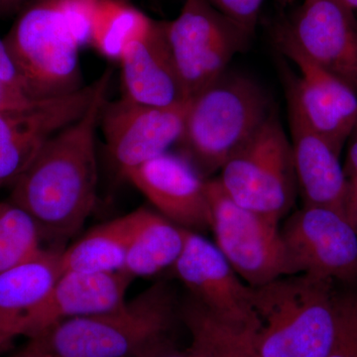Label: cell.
Instances as JSON below:
<instances>
[{"label":"cell","instance_id":"1","mask_svg":"<svg viewBox=\"0 0 357 357\" xmlns=\"http://www.w3.org/2000/svg\"><path fill=\"white\" fill-rule=\"evenodd\" d=\"M112 79V70H107L96 79L86 112L54 134L13 184L9 199L32 215L44 239L64 241L75 236L95 208L96 129Z\"/></svg>","mask_w":357,"mask_h":357},{"label":"cell","instance_id":"2","mask_svg":"<svg viewBox=\"0 0 357 357\" xmlns=\"http://www.w3.org/2000/svg\"><path fill=\"white\" fill-rule=\"evenodd\" d=\"M182 299L160 280L112 311L68 319L32 338L48 357H155L172 347Z\"/></svg>","mask_w":357,"mask_h":357},{"label":"cell","instance_id":"3","mask_svg":"<svg viewBox=\"0 0 357 357\" xmlns=\"http://www.w3.org/2000/svg\"><path fill=\"white\" fill-rule=\"evenodd\" d=\"M328 279L291 275L255 288L256 347L262 357H328L340 299Z\"/></svg>","mask_w":357,"mask_h":357},{"label":"cell","instance_id":"4","mask_svg":"<svg viewBox=\"0 0 357 357\" xmlns=\"http://www.w3.org/2000/svg\"><path fill=\"white\" fill-rule=\"evenodd\" d=\"M271 112L269 96L261 86L227 70L190 98L178 153L208 180L222 170Z\"/></svg>","mask_w":357,"mask_h":357},{"label":"cell","instance_id":"5","mask_svg":"<svg viewBox=\"0 0 357 357\" xmlns=\"http://www.w3.org/2000/svg\"><path fill=\"white\" fill-rule=\"evenodd\" d=\"M3 40L26 93L35 100H53L84 88L82 48L61 0H33Z\"/></svg>","mask_w":357,"mask_h":357},{"label":"cell","instance_id":"6","mask_svg":"<svg viewBox=\"0 0 357 357\" xmlns=\"http://www.w3.org/2000/svg\"><path fill=\"white\" fill-rule=\"evenodd\" d=\"M223 191L243 208L280 222L298 190L290 137L276 112L222 166Z\"/></svg>","mask_w":357,"mask_h":357},{"label":"cell","instance_id":"7","mask_svg":"<svg viewBox=\"0 0 357 357\" xmlns=\"http://www.w3.org/2000/svg\"><path fill=\"white\" fill-rule=\"evenodd\" d=\"M206 189L215 244L248 285L293 275L279 222L236 203L217 178H208Z\"/></svg>","mask_w":357,"mask_h":357},{"label":"cell","instance_id":"8","mask_svg":"<svg viewBox=\"0 0 357 357\" xmlns=\"http://www.w3.org/2000/svg\"><path fill=\"white\" fill-rule=\"evenodd\" d=\"M164 32L188 98L222 77L250 40L206 0H185L177 17L164 21Z\"/></svg>","mask_w":357,"mask_h":357},{"label":"cell","instance_id":"9","mask_svg":"<svg viewBox=\"0 0 357 357\" xmlns=\"http://www.w3.org/2000/svg\"><path fill=\"white\" fill-rule=\"evenodd\" d=\"M280 229L293 275L357 282V230L349 215L304 204Z\"/></svg>","mask_w":357,"mask_h":357},{"label":"cell","instance_id":"10","mask_svg":"<svg viewBox=\"0 0 357 357\" xmlns=\"http://www.w3.org/2000/svg\"><path fill=\"white\" fill-rule=\"evenodd\" d=\"M189 102L149 107L121 98L105 102L100 126L117 175L123 178L131 169L177 145L184 130Z\"/></svg>","mask_w":357,"mask_h":357},{"label":"cell","instance_id":"11","mask_svg":"<svg viewBox=\"0 0 357 357\" xmlns=\"http://www.w3.org/2000/svg\"><path fill=\"white\" fill-rule=\"evenodd\" d=\"M172 269L188 295L213 314L232 323L257 326L255 288L203 234L187 230L184 248Z\"/></svg>","mask_w":357,"mask_h":357},{"label":"cell","instance_id":"12","mask_svg":"<svg viewBox=\"0 0 357 357\" xmlns=\"http://www.w3.org/2000/svg\"><path fill=\"white\" fill-rule=\"evenodd\" d=\"M338 0H304L277 33L357 93V21Z\"/></svg>","mask_w":357,"mask_h":357},{"label":"cell","instance_id":"13","mask_svg":"<svg viewBox=\"0 0 357 357\" xmlns=\"http://www.w3.org/2000/svg\"><path fill=\"white\" fill-rule=\"evenodd\" d=\"M276 41L281 53L298 69L297 75L288 77L287 100L342 153L357 122V93L314 64L286 37L277 33Z\"/></svg>","mask_w":357,"mask_h":357},{"label":"cell","instance_id":"14","mask_svg":"<svg viewBox=\"0 0 357 357\" xmlns=\"http://www.w3.org/2000/svg\"><path fill=\"white\" fill-rule=\"evenodd\" d=\"M123 178L178 227L202 234L211 230L208 180L183 155L166 152L131 169Z\"/></svg>","mask_w":357,"mask_h":357},{"label":"cell","instance_id":"15","mask_svg":"<svg viewBox=\"0 0 357 357\" xmlns=\"http://www.w3.org/2000/svg\"><path fill=\"white\" fill-rule=\"evenodd\" d=\"M98 83L26 112L0 114V189L24 172L54 134L77 121L91 105Z\"/></svg>","mask_w":357,"mask_h":357},{"label":"cell","instance_id":"16","mask_svg":"<svg viewBox=\"0 0 357 357\" xmlns=\"http://www.w3.org/2000/svg\"><path fill=\"white\" fill-rule=\"evenodd\" d=\"M287 102L294 168L305 206H325L349 215V180L340 162L342 153Z\"/></svg>","mask_w":357,"mask_h":357},{"label":"cell","instance_id":"17","mask_svg":"<svg viewBox=\"0 0 357 357\" xmlns=\"http://www.w3.org/2000/svg\"><path fill=\"white\" fill-rule=\"evenodd\" d=\"M133 279L123 272L64 271L26 326L23 337L35 338L68 319L112 311L126 300Z\"/></svg>","mask_w":357,"mask_h":357},{"label":"cell","instance_id":"18","mask_svg":"<svg viewBox=\"0 0 357 357\" xmlns=\"http://www.w3.org/2000/svg\"><path fill=\"white\" fill-rule=\"evenodd\" d=\"M121 98L149 107H170L189 100L167 45L164 21L154 20L146 33L122 52Z\"/></svg>","mask_w":357,"mask_h":357},{"label":"cell","instance_id":"19","mask_svg":"<svg viewBox=\"0 0 357 357\" xmlns=\"http://www.w3.org/2000/svg\"><path fill=\"white\" fill-rule=\"evenodd\" d=\"M63 249L45 248L29 261L0 272V354L16 338L63 273Z\"/></svg>","mask_w":357,"mask_h":357},{"label":"cell","instance_id":"20","mask_svg":"<svg viewBox=\"0 0 357 357\" xmlns=\"http://www.w3.org/2000/svg\"><path fill=\"white\" fill-rule=\"evenodd\" d=\"M121 272L132 279L153 276L172 268L182 253L187 229L178 227L154 208H137Z\"/></svg>","mask_w":357,"mask_h":357},{"label":"cell","instance_id":"21","mask_svg":"<svg viewBox=\"0 0 357 357\" xmlns=\"http://www.w3.org/2000/svg\"><path fill=\"white\" fill-rule=\"evenodd\" d=\"M181 318L199 357H262L256 347L257 326L232 323L213 314L189 295L182 300Z\"/></svg>","mask_w":357,"mask_h":357},{"label":"cell","instance_id":"22","mask_svg":"<svg viewBox=\"0 0 357 357\" xmlns=\"http://www.w3.org/2000/svg\"><path fill=\"white\" fill-rule=\"evenodd\" d=\"M137 211L96 225L67 249H63V272L114 273L123 269Z\"/></svg>","mask_w":357,"mask_h":357},{"label":"cell","instance_id":"23","mask_svg":"<svg viewBox=\"0 0 357 357\" xmlns=\"http://www.w3.org/2000/svg\"><path fill=\"white\" fill-rule=\"evenodd\" d=\"M153 21L126 0H100L91 47L109 60L119 61L124 48L146 33Z\"/></svg>","mask_w":357,"mask_h":357},{"label":"cell","instance_id":"24","mask_svg":"<svg viewBox=\"0 0 357 357\" xmlns=\"http://www.w3.org/2000/svg\"><path fill=\"white\" fill-rule=\"evenodd\" d=\"M39 225L32 215L10 199L0 203V272L38 256L45 248Z\"/></svg>","mask_w":357,"mask_h":357},{"label":"cell","instance_id":"25","mask_svg":"<svg viewBox=\"0 0 357 357\" xmlns=\"http://www.w3.org/2000/svg\"><path fill=\"white\" fill-rule=\"evenodd\" d=\"M328 357H357L356 298L340 296L337 337Z\"/></svg>","mask_w":357,"mask_h":357},{"label":"cell","instance_id":"26","mask_svg":"<svg viewBox=\"0 0 357 357\" xmlns=\"http://www.w3.org/2000/svg\"><path fill=\"white\" fill-rule=\"evenodd\" d=\"M213 8L252 38L265 0H206Z\"/></svg>","mask_w":357,"mask_h":357},{"label":"cell","instance_id":"27","mask_svg":"<svg viewBox=\"0 0 357 357\" xmlns=\"http://www.w3.org/2000/svg\"><path fill=\"white\" fill-rule=\"evenodd\" d=\"M98 1L100 0H61L66 20L81 48L91 46Z\"/></svg>","mask_w":357,"mask_h":357},{"label":"cell","instance_id":"28","mask_svg":"<svg viewBox=\"0 0 357 357\" xmlns=\"http://www.w3.org/2000/svg\"><path fill=\"white\" fill-rule=\"evenodd\" d=\"M46 102L48 100H35L22 89L0 81V114L26 112Z\"/></svg>","mask_w":357,"mask_h":357},{"label":"cell","instance_id":"29","mask_svg":"<svg viewBox=\"0 0 357 357\" xmlns=\"http://www.w3.org/2000/svg\"><path fill=\"white\" fill-rule=\"evenodd\" d=\"M0 81L13 84L26 91L3 39H0Z\"/></svg>","mask_w":357,"mask_h":357},{"label":"cell","instance_id":"30","mask_svg":"<svg viewBox=\"0 0 357 357\" xmlns=\"http://www.w3.org/2000/svg\"><path fill=\"white\" fill-rule=\"evenodd\" d=\"M347 152L344 171L347 178L357 177V122L347 142Z\"/></svg>","mask_w":357,"mask_h":357},{"label":"cell","instance_id":"31","mask_svg":"<svg viewBox=\"0 0 357 357\" xmlns=\"http://www.w3.org/2000/svg\"><path fill=\"white\" fill-rule=\"evenodd\" d=\"M33 0H0V18L20 13Z\"/></svg>","mask_w":357,"mask_h":357},{"label":"cell","instance_id":"32","mask_svg":"<svg viewBox=\"0 0 357 357\" xmlns=\"http://www.w3.org/2000/svg\"><path fill=\"white\" fill-rule=\"evenodd\" d=\"M349 218L357 230V177H349Z\"/></svg>","mask_w":357,"mask_h":357},{"label":"cell","instance_id":"33","mask_svg":"<svg viewBox=\"0 0 357 357\" xmlns=\"http://www.w3.org/2000/svg\"><path fill=\"white\" fill-rule=\"evenodd\" d=\"M13 357H48L44 354L41 349H39L38 345L35 344L33 340H29L27 344L18 351L17 354H14Z\"/></svg>","mask_w":357,"mask_h":357},{"label":"cell","instance_id":"34","mask_svg":"<svg viewBox=\"0 0 357 357\" xmlns=\"http://www.w3.org/2000/svg\"><path fill=\"white\" fill-rule=\"evenodd\" d=\"M155 357H199L195 354L194 351H192L191 349H188L187 351H180L178 349H176L175 345L172 347H169L166 351L160 352L159 354H157Z\"/></svg>","mask_w":357,"mask_h":357},{"label":"cell","instance_id":"35","mask_svg":"<svg viewBox=\"0 0 357 357\" xmlns=\"http://www.w3.org/2000/svg\"><path fill=\"white\" fill-rule=\"evenodd\" d=\"M344 6L349 7L352 11L357 10V0H338Z\"/></svg>","mask_w":357,"mask_h":357},{"label":"cell","instance_id":"36","mask_svg":"<svg viewBox=\"0 0 357 357\" xmlns=\"http://www.w3.org/2000/svg\"><path fill=\"white\" fill-rule=\"evenodd\" d=\"M356 310H357V298H356Z\"/></svg>","mask_w":357,"mask_h":357},{"label":"cell","instance_id":"37","mask_svg":"<svg viewBox=\"0 0 357 357\" xmlns=\"http://www.w3.org/2000/svg\"><path fill=\"white\" fill-rule=\"evenodd\" d=\"M126 1H128V0H126Z\"/></svg>","mask_w":357,"mask_h":357}]
</instances>
